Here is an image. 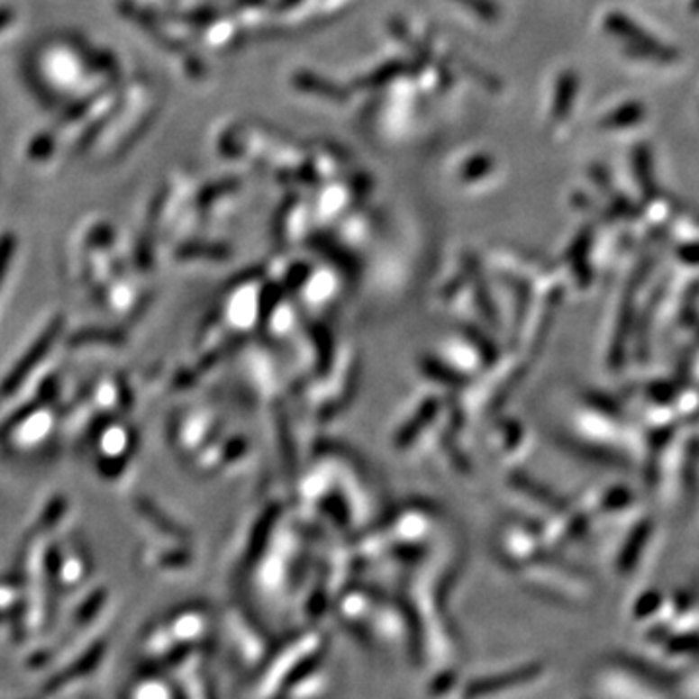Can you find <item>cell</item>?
<instances>
[{"label": "cell", "mask_w": 699, "mask_h": 699, "mask_svg": "<svg viewBox=\"0 0 699 699\" xmlns=\"http://www.w3.org/2000/svg\"><path fill=\"white\" fill-rule=\"evenodd\" d=\"M694 8H695V10L699 8V0H695V3H694Z\"/></svg>", "instance_id": "6da1fadb"}]
</instances>
